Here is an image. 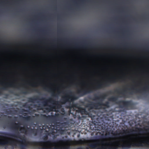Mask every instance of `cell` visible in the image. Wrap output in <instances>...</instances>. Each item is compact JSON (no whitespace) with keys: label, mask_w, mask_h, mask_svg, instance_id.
I'll use <instances>...</instances> for the list:
<instances>
[{"label":"cell","mask_w":149,"mask_h":149,"mask_svg":"<svg viewBox=\"0 0 149 149\" xmlns=\"http://www.w3.org/2000/svg\"><path fill=\"white\" fill-rule=\"evenodd\" d=\"M86 147V146L85 145H75V146H71V148H85Z\"/></svg>","instance_id":"7a4b0ae2"},{"label":"cell","mask_w":149,"mask_h":149,"mask_svg":"<svg viewBox=\"0 0 149 149\" xmlns=\"http://www.w3.org/2000/svg\"><path fill=\"white\" fill-rule=\"evenodd\" d=\"M137 38L143 40H149V26L143 28L136 34Z\"/></svg>","instance_id":"6da1fadb"}]
</instances>
